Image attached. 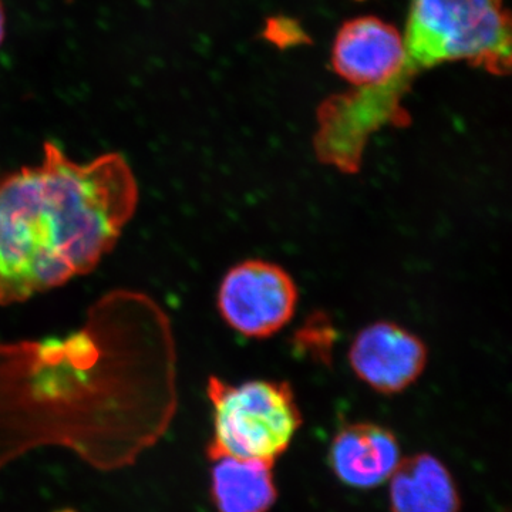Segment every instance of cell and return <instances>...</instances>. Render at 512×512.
Wrapping results in <instances>:
<instances>
[{"label":"cell","instance_id":"5","mask_svg":"<svg viewBox=\"0 0 512 512\" xmlns=\"http://www.w3.org/2000/svg\"><path fill=\"white\" fill-rule=\"evenodd\" d=\"M298 288L282 266L248 259L232 266L218 291V311L229 328L251 339H266L291 322Z\"/></svg>","mask_w":512,"mask_h":512},{"label":"cell","instance_id":"2","mask_svg":"<svg viewBox=\"0 0 512 512\" xmlns=\"http://www.w3.org/2000/svg\"><path fill=\"white\" fill-rule=\"evenodd\" d=\"M138 197L119 153L82 164L46 143L39 164L0 175V305L93 272L133 220Z\"/></svg>","mask_w":512,"mask_h":512},{"label":"cell","instance_id":"10","mask_svg":"<svg viewBox=\"0 0 512 512\" xmlns=\"http://www.w3.org/2000/svg\"><path fill=\"white\" fill-rule=\"evenodd\" d=\"M211 470V497L218 512H268L276 500L272 463L222 457Z\"/></svg>","mask_w":512,"mask_h":512},{"label":"cell","instance_id":"11","mask_svg":"<svg viewBox=\"0 0 512 512\" xmlns=\"http://www.w3.org/2000/svg\"><path fill=\"white\" fill-rule=\"evenodd\" d=\"M5 36V12H3L2 3H0V43Z\"/></svg>","mask_w":512,"mask_h":512},{"label":"cell","instance_id":"8","mask_svg":"<svg viewBox=\"0 0 512 512\" xmlns=\"http://www.w3.org/2000/svg\"><path fill=\"white\" fill-rule=\"evenodd\" d=\"M329 460L342 483L357 490H372L392 478L402 457L392 431L365 421L338 431L330 444Z\"/></svg>","mask_w":512,"mask_h":512},{"label":"cell","instance_id":"9","mask_svg":"<svg viewBox=\"0 0 512 512\" xmlns=\"http://www.w3.org/2000/svg\"><path fill=\"white\" fill-rule=\"evenodd\" d=\"M393 512H458L460 495L447 467L430 454L400 461L390 478Z\"/></svg>","mask_w":512,"mask_h":512},{"label":"cell","instance_id":"1","mask_svg":"<svg viewBox=\"0 0 512 512\" xmlns=\"http://www.w3.org/2000/svg\"><path fill=\"white\" fill-rule=\"evenodd\" d=\"M177 365L170 316L131 289L64 338L0 342V470L42 447L104 473L133 466L177 414Z\"/></svg>","mask_w":512,"mask_h":512},{"label":"cell","instance_id":"3","mask_svg":"<svg viewBox=\"0 0 512 512\" xmlns=\"http://www.w3.org/2000/svg\"><path fill=\"white\" fill-rule=\"evenodd\" d=\"M511 18L503 0H410L402 72L414 77L466 62L494 76L511 70Z\"/></svg>","mask_w":512,"mask_h":512},{"label":"cell","instance_id":"6","mask_svg":"<svg viewBox=\"0 0 512 512\" xmlns=\"http://www.w3.org/2000/svg\"><path fill=\"white\" fill-rule=\"evenodd\" d=\"M429 360L419 336L394 322L370 323L357 333L349 363L357 379L382 394H399L413 386Z\"/></svg>","mask_w":512,"mask_h":512},{"label":"cell","instance_id":"12","mask_svg":"<svg viewBox=\"0 0 512 512\" xmlns=\"http://www.w3.org/2000/svg\"><path fill=\"white\" fill-rule=\"evenodd\" d=\"M66 512H69V511H66Z\"/></svg>","mask_w":512,"mask_h":512},{"label":"cell","instance_id":"7","mask_svg":"<svg viewBox=\"0 0 512 512\" xmlns=\"http://www.w3.org/2000/svg\"><path fill=\"white\" fill-rule=\"evenodd\" d=\"M404 56L403 35L396 26L376 16H362L340 26L332 47V67L353 86H377L400 72Z\"/></svg>","mask_w":512,"mask_h":512},{"label":"cell","instance_id":"4","mask_svg":"<svg viewBox=\"0 0 512 512\" xmlns=\"http://www.w3.org/2000/svg\"><path fill=\"white\" fill-rule=\"evenodd\" d=\"M212 436L207 454L254 458L274 464L291 446L302 426V414L291 386L275 380L232 384L210 377Z\"/></svg>","mask_w":512,"mask_h":512}]
</instances>
